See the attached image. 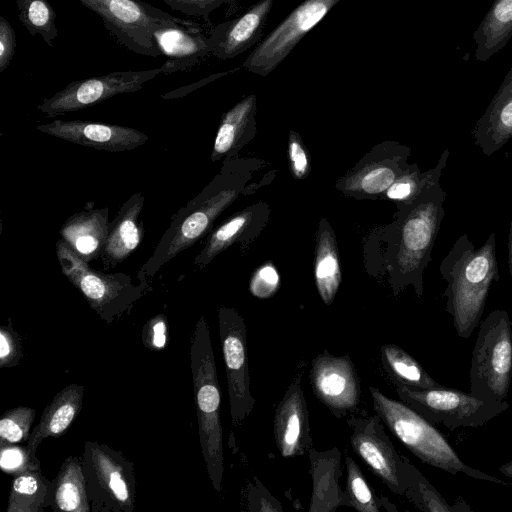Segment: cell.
Segmentation results:
<instances>
[{
    "label": "cell",
    "mask_w": 512,
    "mask_h": 512,
    "mask_svg": "<svg viewBox=\"0 0 512 512\" xmlns=\"http://www.w3.org/2000/svg\"><path fill=\"white\" fill-rule=\"evenodd\" d=\"M446 282V311L461 338H469L479 326L488 293L499 280L496 234L492 232L478 249L466 233L459 236L439 266Z\"/></svg>",
    "instance_id": "cell-1"
},
{
    "label": "cell",
    "mask_w": 512,
    "mask_h": 512,
    "mask_svg": "<svg viewBox=\"0 0 512 512\" xmlns=\"http://www.w3.org/2000/svg\"><path fill=\"white\" fill-rule=\"evenodd\" d=\"M449 149L442 153L437 165L426 172L420 193L406 201L407 209L399 228L396 251L397 289L412 284L418 297L423 294L422 273L431 260V252L445 215L446 192L440 176L447 165Z\"/></svg>",
    "instance_id": "cell-2"
},
{
    "label": "cell",
    "mask_w": 512,
    "mask_h": 512,
    "mask_svg": "<svg viewBox=\"0 0 512 512\" xmlns=\"http://www.w3.org/2000/svg\"><path fill=\"white\" fill-rule=\"evenodd\" d=\"M190 364L201 452L215 491L220 492L224 474L223 429L220 420L221 391L210 331L204 316L190 341Z\"/></svg>",
    "instance_id": "cell-3"
},
{
    "label": "cell",
    "mask_w": 512,
    "mask_h": 512,
    "mask_svg": "<svg viewBox=\"0 0 512 512\" xmlns=\"http://www.w3.org/2000/svg\"><path fill=\"white\" fill-rule=\"evenodd\" d=\"M369 392L374 411L390 432L423 463L453 475L462 473L476 480L512 485L465 464L433 423L401 400L389 398L373 386L369 387Z\"/></svg>",
    "instance_id": "cell-4"
},
{
    "label": "cell",
    "mask_w": 512,
    "mask_h": 512,
    "mask_svg": "<svg viewBox=\"0 0 512 512\" xmlns=\"http://www.w3.org/2000/svg\"><path fill=\"white\" fill-rule=\"evenodd\" d=\"M215 183L213 181L205 187L172 216L152 255L139 270V281L147 282L172 258L194 245L237 197L235 188Z\"/></svg>",
    "instance_id": "cell-5"
},
{
    "label": "cell",
    "mask_w": 512,
    "mask_h": 512,
    "mask_svg": "<svg viewBox=\"0 0 512 512\" xmlns=\"http://www.w3.org/2000/svg\"><path fill=\"white\" fill-rule=\"evenodd\" d=\"M470 366V393L482 400L507 401L512 392V321L496 309L480 322Z\"/></svg>",
    "instance_id": "cell-6"
},
{
    "label": "cell",
    "mask_w": 512,
    "mask_h": 512,
    "mask_svg": "<svg viewBox=\"0 0 512 512\" xmlns=\"http://www.w3.org/2000/svg\"><path fill=\"white\" fill-rule=\"evenodd\" d=\"M56 255L62 273L80 291L87 303L107 324L113 323L144 296L147 282L135 284L124 273H105L93 269L61 238L56 242Z\"/></svg>",
    "instance_id": "cell-7"
},
{
    "label": "cell",
    "mask_w": 512,
    "mask_h": 512,
    "mask_svg": "<svg viewBox=\"0 0 512 512\" xmlns=\"http://www.w3.org/2000/svg\"><path fill=\"white\" fill-rule=\"evenodd\" d=\"M80 458L91 512H133L134 463L122 452L93 440L85 441Z\"/></svg>",
    "instance_id": "cell-8"
},
{
    "label": "cell",
    "mask_w": 512,
    "mask_h": 512,
    "mask_svg": "<svg viewBox=\"0 0 512 512\" xmlns=\"http://www.w3.org/2000/svg\"><path fill=\"white\" fill-rule=\"evenodd\" d=\"M399 399L433 424L453 431L480 427L509 408L507 401L482 400L471 393L445 386L415 388L395 384Z\"/></svg>",
    "instance_id": "cell-9"
},
{
    "label": "cell",
    "mask_w": 512,
    "mask_h": 512,
    "mask_svg": "<svg viewBox=\"0 0 512 512\" xmlns=\"http://www.w3.org/2000/svg\"><path fill=\"white\" fill-rule=\"evenodd\" d=\"M96 13L117 43L136 54L162 56L153 32L160 25L191 24L141 0H78Z\"/></svg>",
    "instance_id": "cell-10"
},
{
    "label": "cell",
    "mask_w": 512,
    "mask_h": 512,
    "mask_svg": "<svg viewBox=\"0 0 512 512\" xmlns=\"http://www.w3.org/2000/svg\"><path fill=\"white\" fill-rule=\"evenodd\" d=\"M347 423L353 451L394 494L404 496L407 458L395 449L380 416L361 410L350 414Z\"/></svg>",
    "instance_id": "cell-11"
},
{
    "label": "cell",
    "mask_w": 512,
    "mask_h": 512,
    "mask_svg": "<svg viewBox=\"0 0 512 512\" xmlns=\"http://www.w3.org/2000/svg\"><path fill=\"white\" fill-rule=\"evenodd\" d=\"M218 325L231 423L238 427L250 415L255 403L250 389L246 325L236 310L227 307L219 308Z\"/></svg>",
    "instance_id": "cell-12"
},
{
    "label": "cell",
    "mask_w": 512,
    "mask_h": 512,
    "mask_svg": "<svg viewBox=\"0 0 512 512\" xmlns=\"http://www.w3.org/2000/svg\"><path fill=\"white\" fill-rule=\"evenodd\" d=\"M341 0H304L262 39L243 63L249 72L267 76Z\"/></svg>",
    "instance_id": "cell-13"
},
{
    "label": "cell",
    "mask_w": 512,
    "mask_h": 512,
    "mask_svg": "<svg viewBox=\"0 0 512 512\" xmlns=\"http://www.w3.org/2000/svg\"><path fill=\"white\" fill-rule=\"evenodd\" d=\"M161 74V69L115 71L70 82L53 96L45 98L38 106L48 117L87 108L123 93L136 92L144 83Z\"/></svg>",
    "instance_id": "cell-14"
},
{
    "label": "cell",
    "mask_w": 512,
    "mask_h": 512,
    "mask_svg": "<svg viewBox=\"0 0 512 512\" xmlns=\"http://www.w3.org/2000/svg\"><path fill=\"white\" fill-rule=\"evenodd\" d=\"M309 378L313 394L336 418L358 410L360 379L348 354L334 356L324 349L312 359Z\"/></svg>",
    "instance_id": "cell-15"
},
{
    "label": "cell",
    "mask_w": 512,
    "mask_h": 512,
    "mask_svg": "<svg viewBox=\"0 0 512 512\" xmlns=\"http://www.w3.org/2000/svg\"><path fill=\"white\" fill-rule=\"evenodd\" d=\"M37 130L56 138L108 152L133 150L148 136L131 127L102 122L56 119L37 126Z\"/></svg>",
    "instance_id": "cell-16"
},
{
    "label": "cell",
    "mask_w": 512,
    "mask_h": 512,
    "mask_svg": "<svg viewBox=\"0 0 512 512\" xmlns=\"http://www.w3.org/2000/svg\"><path fill=\"white\" fill-rule=\"evenodd\" d=\"M274 437L284 458L304 455L312 447L307 402L296 375L279 402L274 415Z\"/></svg>",
    "instance_id": "cell-17"
},
{
    "label": "cell",
    "mask_w": 512,
    "mask_h": 512,
    "mask_svg": "<svg viewBox=\"0 0 512 512\" xmlns=\"http://www.w3.org/2000/svg\"><path fill=\"white\" fill-rule=\"evenodd\" d=\"M274 0H259L242 15L213 27L209 32L211 54L232 59L260 42Z\"/></svg>",
    "instance_id": "cell-18"
},
{
    "label": "cell",
    "mask_w": 512,
    "mask_h": 512,
    "mask_svg": "<svg viewBox=\"0 0 512 512\" xmlns=\"http://www.w3.org/2000/svg\"><path fill=\"white\" fill-rule=\"evenodd\" d=\"M157 45L166 57L161 74L188 71L198 66L209 54V38L200 24L160 25L153 32Z\"/></svg>",
    "instance_id": "cell-19"
},
{
    "label": "cell",
    "mask_w": 512,
    "mask_h": 512,
    "mask_svg": "<svg viewBox=\"0 0 512 512\" xmlns=\"http://www.w3.org/2000/svg\"><path fill=\"white\" fill-rule=\"evenodd\" d=\"M145 196L132 194L109 223V230L100 258L106 267H114L126 260L141 244L144 237L140 214Z\"/></svg>",
    "instance_id": "cell-20"
},
{
    "label": "cell",
    "mask_w": 512,
    "mask_h": 512,
    "mask_svg": "<svg viewBox=\"0 0 512 512\" xmlns=\"http://www.w3.org/2000/svg\"><path fill=\"white\" fill-rule=\"evenodd\" d=\"M471 135L485 156H491L512 139V67Z\"/></svg>",
    "instance_id": "cell-21"
},
{
    "label": "cell",
    "mask_w": 512,
    "mask_h": 512,
    "mask_svg": "<svg viewBox=\"0 0 512 512\" xmlns=\"http://www.w3.org/2000/svg\"><path fill=\"white\" fill-rule=\"evenodd\" d=\"M312 494L309 512H335L345 506V493L339 485L342 475V453L337 447L318 451L308 450Z\"/></svg>",
    "instance_id": "cell-22"
},
{
    "label": "cell",
    "mask_w": 512,
    "mask_h": 512,
    "mask_svg": "<svg viewBox=\"0 0 512 512\" xmlns=\"http://www.w3.org/2000/svg\"><path fill=\"white\" fill-rule=\"evenodd\" d=\"M108 208H94L87 203L82 211L71 215L59 230L60 238L83 260L100 257L109 230Z\"/></svg>",
    "instance_id": "cell-23"
},
{
    "label": "cell",
    "mask_w": 512,
    "mask_h": 512,
    "mask_svg": "<svg viewBox=\"0 0 512 512\" xmlns=\"http://www.w3.org/2000/svg\"><path fill=\"white\" fill-rule=\"evenodd\" d=\"M84 386L71 383L62 388L44 409L39 424L31 431L26 447L36 455L40 443L66 433L82 408Z\"/></svg>",
    "instance_id": "cell-24"
},
{
    "label": "cell",
    "mask_w": 512,
    "mask_h": 512,
    "mask_svg": "<svg viewBox=\"0 0 512 512\" xmlns=\"http://www.w3.org/2000/svg\"><path fill=\"white\" fill-rule=\"evenodd\" d=\"M50 508L53 511L91 512L81 458L68 456L52 480Z\"/></svg>",
    "instance_id": "cell-25"
},
{
    "label": "cell",
    "mask_w": 512,
    "mask_h": 512,
    "mask_svg": "<svg viewBox=\"0 0 512 512\" xmlns=\"http://www.w3.org/2000/svg\"><path fill=\"white\" fill-rule=\"evenodd\" d=\"M475 58L485 62L512 38V0H494L474 31Z\"/></svg>",
    "instance_id": "cell-26"
},
{
    "label": "cell",
    "mask_w": 512,
    "mask_h": 512,
    "mask_svg": "<svg viewBox=\"0 0 512 512\" xmlns=\"http://www.w3.org/2000/svg\"><path fill=\"white\" fill-rule=\"evenodd\" d=\"M380 363L393 385L401 384L415 388L441 387L424 367L396 344L387 343L380 348Z\"/></svg>",
    "instance_id": "cell-27"
},
{
    "label": "cell",
    "mask_w": 512,
    "mask_h": 512,
    "mask_svg": "<svg viewBox=\"0 0 512 512\" xmlns=\"http://www.w3.org/2000/svg\"><path fill=\"white\" fill-rule=\"evenodd\" d=\"M52 480L41 470L14 476L8 498L7 512H43L50 507Z\"/></svg>",
    "instance_id": "cell-28"
},
{
    "label": "cell",
    "mask_w": 512,
    "mask_h": 512,
    "mask_svg": "<svg viewBox=\"0 0 512 512\" xmlns=\"http://www.w3.org/2000/svg\"><path fill=\"white\" fill-rule=\"evenodd\" d=\"M404 496L419 510L425 512H470L471 507L463 500L451 505L410 462L406 461V490Z\"/></svg>",
    "instance_id": "cell-29"
},
{
    "label": "cell",
    "mask_w": 512,
    "mask_h": 512,
    "mask_svg": "<svg viewBox=\"0 0 512 512\" xmlns=\"http://www.w3.org/2000/svg\"><path fill=\"white\" fill-rule=\"evenodd\" d=\"M315 281L322 301L330 305L341 283L336 242L329 229H322L317 242Z\"/></svg>",
    "instance_id": "cell-30"
},
{
    "label": "cell",
    "mask_w": 512,
    "mask_h": 512,
    "mask_svg": "<svg viewBox=\"0 0 512 512\" xmlns=\"http://www.w3.org/2000/svg\"><path fill=\"white\" fill-rule=\"evenodd\" d=\"M255 104V95H249L223 115L214 139L212 160L220 159L234 148L255 110Z\"/></svg>",
    "instance_id": "cell-31"
},
{
    "label": "cell",
    "mask_w": 512,
    "mask_h": 512,
    "mask_svg": "<svg viewBox=\"0 0 512 512\" xmlns=\"http://www.w3.org/2000/svg\"><path fill=\"white\" fill-rule=\"evenodd\" d=\"M18 18L32 35H40L46 44L53 46L58 35L56 13L48 0H16Z\"/></svg>",
    "instance_id": "cell-32"
},
{
    "label": "cell",
    "mask_w": 512,
    "mask_h": 512,
    "mask_svg": "<svg viewBox=\"0 0 512 512\" xmlns=\"http://www.w3.org/2000/svg\"><path fill=\"white\" fill-rule=\"evenodd\" d=\"M347 479L345 493V506L360 512H379L381 500L368 484L366 477L356 461L349 455L345 458Z\"/></svg>",
    "instance_id": "cell-33"
},
{
    "label": "cell",
    "mask_w": 512,
    "mask_h": 512,
    "mask_svg": "<svg viewBox=\"0 0 512 512\" xmlns=\"http://www.w3.org/2000/svg\"><path fill=\"white\" fill-rule=\"evenodd\" d=\"M250 220V214L243 212L232 217L212 232L193 264L202 268L209 264L220 252L230 246L241 234Z\"/></svg>",
    "instance_id": "cell-34"
},
{
    "label": "cell",
    "mask_w": 512,
    "mask_h": 512,
    "mask_svg": "<svg viewBox=\"0 0 512 512\" xmlns=\"http://www.w3.org/2000/svg\"><path fill=\"white\" fill-rule=\"evenodd\" d=\"M35 409L17 406L7 410L0 419V442L17 444L29 440Z\"/></svg>",
    "instance_id": "cell-35"
},
{
    "label": "cell",
    "mask_w": 512,
    "mask_h": 512,
    "mask_svg": "<svg viewBox=\"0 0 512 512\" xmlns=\"http://www.w3.org/2000/svg\"><path fill=\"white\" fill-rule=\"evenodd\" d=\"M0 467L6 474L13 476L41 470L40 461L27 447L0 442Z\"/></svg>",
    "instance_id": "cell-36"
},
{
    "label": "cell",
    "mask_w": 512,
    "mask_h": 512,
    "mask_svg": "<svg viewBox=\"0 0 512 512\" xmlns=\"http://www.w3.org/2000/svg\"><path fill=\"white\" fill-rule=\"evenodd\" d=\"M396 170L386 165H374L366 168L350 179V189L366 194H377L387 190L396 180Z\"/></svg>",
    "instance_id": "cell-37"
},
{
    "label": "cell",
    "mask_w": 512,
    "mask_h": 512,
    "mask_svg": "<svg viewBox=\"0 0 512 512\" xmlns=\"http://www.w3.org/2000/svg\"><path fill=\"white\" fill-rule=\"evenodd\" d=\"M425 179L426 173L420 174L414 165L396 178L387 189V197L395 200H412L420 193Z\"/></svg>",
    "instance_id": "cell-38"
},
{
    "label": "cell",
    "mask_w": 512,
    "mask_h": 512,
    "mask_svg": "<svg viewBox=\"0 0 512 512\" xmlns=\"http://www.w3.org/2000/svg\"><path fill=\"white\" fill-rule=\"evenodd\" d=\"M23 357L21 337L12 324L0 326V367L13 368Z\"/></svg>",
    "instance_id": "cell-39"
},
{
    "label": "cell",
    "mask_w": 512,
    "mask_h": 512,
    "mask_svg": "<svg viewBox=\"0 0 512 512\" xmlns=\"http://www.w3.org/2000/svg\"><path fill=\"white\" fill-rule=\"evenodd\" d=\"M172 10L180 11L187 16L201 17L211 25L210 14L223 4L233 0H163Z\"/></svg>",
    "instance_id": "cell-40"
},
{
    "label": "cell",
    "mask_w": 512,
    "mask_h": 512,
    "mask_svg": "<svg viewBox=\"0 0 512 512\" xmlns=\"http://www.w3.org/2000/svg\"><path fill=\"white\" fill-rule=\"evenodd\" d=\"M279 274L270 264L260 267L252 276L250 282L251 293L258 298H269L278 289Z\"/></svg>",
    "instance_id": "cell-41"
},
{
    "label": "cell",
    "mask_w": 512,
    "mask_h": 512,
    "mask_svg": "<svg viewBox=\"0 0 512 512\" xmlns=\"http://www.w3.org/2000/svg\"><path fill=\"white\" fill-rule=\"evenodd\" d=\"M168 323L164 314H157L143 326L142 341L150 350H161L166 346Z\"/></svg>",
    "instance_id": "cell-42"
},
{
    "label": "cell",
    "mask_w": 512,
    "mask_h": 512,
    "mask_svg": "<svg viewBox=\"0 0 512 512\" xmlns=\"http://www.w3.org/2000/svg\"><path fill=\"white\" fill-rule=\"evenodd\" d=\"M288 155L292 173L296 178L304 177L309 171V158L299 136L290 133Z\"/></svg>",
    "instance_id": "cell-43"
},
{
    "label": "cell",
    "mask_w": 512,
    "mask_h": 512,
    "mask_svg": "<svg viewBox=\"0 0 512 512\" xmlns=\"http://www.w3.org/2000/svg\"><path fill=\"white\" fill-rule=\"evenodd\" d=\"M16 49V33L9 22L0 16V72L11 63Z\"/></svg>",
    "instance_id": "cell-44"
},
{
    "label": "cell",
    "mask_w": 512,
    "mask_h": 512,
    "mask_svg": "<svg viewBox=\"0 0 512 512\" xmlns=\"http://www.w3.org/2000/svg\"><path fill=\"white\" fill-rule=\"evenodd\" d=\"M248 509L257 511H282L280 503L259 483L250 489L248 495Z\"/></svg>",
    "instance_id": "cell-45"
},
{
    "label": "cell",
    "mask_w": 512,
    "mask_h": 512,
    "mask_svg": "<svg viewBox=\"0 0 512 512\" xmlns=\"http://www.w3.org/2000/svg\"><path fill=\"white\" fill-rule=\"evenodd\" d=\"M508 266H509L510 277L512 279V220H511L509 239H508Z\"/></svg>",
    "instance_id": "cell-46"
},
{
    "label": "cell",
    "mask_w": 512,
    "mask_h": 512,
    "mask_svg": "<svg viewBox=\"0 0 512 512\" xmlns=\"http://www.w3.org/2000/svg\"><path fill=\"white\" fill-rule=\"evenodd\" d=\"M499 472L501 474H503L504 476L506 477H509V478H512V460L505 463V464H502L499 468H498Z\"/></svg>",
    "instance_id": "cell-47"
}]
</instances>
